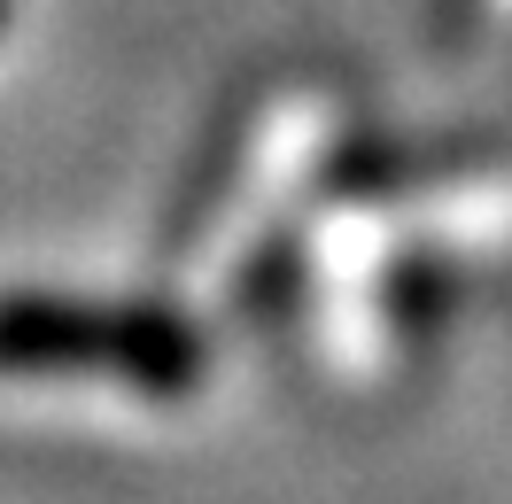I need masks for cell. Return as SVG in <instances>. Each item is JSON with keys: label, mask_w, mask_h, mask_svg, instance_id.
Listing matches in <instances>:
<instances>
[{"label": "cell", "mask_w": 512, "mask_h": 504, "mask_svg": "<svg viewBox=\"0 0 512 504\" xmlns=\"http://www.w3.org/2000/svg\"><path fill=\"white\" fill-rule=\"evenodd\" d=\"M117 373L148 396H179L202 373V342L148 303H70L8 295L0 303V373Z\"/></svg>", "instance_id": "obj_1"}]
</instances>
